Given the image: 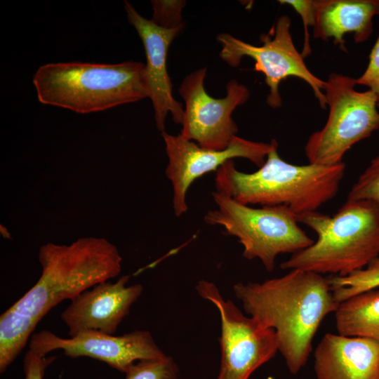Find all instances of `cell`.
Masks as SVG:
<instances>
[{
  "label": "cell",
  "instance_id": "cell-18",
  "mask_svg": "<svg viewBox=\"0 0 379 379\" xmlns=\"http://www.w3.org/2000/svg\"><path fill=\"white\" fill-rule=\"evenodd\" d=\"M39 320L11 307L0 317V373L16 359Z\"/></svg>",
  "mask_w": 379,
  "mask_h": 379
},
{
  "label": "cell",
  "instance_id": "cell-7",
  "mask_svg": "<svg viewBox=\"0 0 379 379\" xmlns=\"http://www.w3.org/2000/svg\"><path fill=\"white\" fill-rule=\"evenodd\" d=\"M356 79L333 73L325 81L328 115L325 125L314 132L305 147L309 164L334 166L357 142L379 128L377 99L371 90L355 89Z\"/></svg>",
  "mask_w": 379,
  "mask_h": 379
},
{
  "label": "cell",
  "instance_id": "cell-6",
  "mask_svg": "<svg viewBox=\"0 0 379 379\" xmlns=\"http://www.w3.org/2000/svg\"><path fill=\"white\" fill-rule=\"evenodd\" d=\"M216 207L204 215V221L224 229L243 247V257L258 259L272 272L279 254H294L314 241L298 226L297 216L283 206L255 208L240 204L229 197L212 193Z\"/></svg>",
  "mask_w": 379,
  "mask_h": 379
},
{
  "label": "cell",
  "instance_id": "cell-24",
  "mask_svg": "<svg viewBox=\"0 0 379 379\" xmlns=\"http://www.w3.org/2000/svg\"><path fill=\"white\" fill-rule=\"evenodd\" d=\"M356 83L369 88L376 97L379 109V35L370 53L368 66L361 76L356 79Z\"/></svg>",
  "mask_w": 379,
  "mask_h": 379
},
{
  "label": "cell",
  "instance_id": "cell-25",
  "mask_svg": "<svg viewBox=\"0 0 379 379\" xmlns=\"http://www.w3.org/2000/svg\"><path fill=\"white\" fill-rule=\"evenodd\" d=\"M55 359V357H46L29 350L23 360L25 379H43L46 368Z\"/></svg>",
  "mask_w": 379,
  "mask_h": 379
},
{
  "label": "cell",
  "instance_id": "cell-2",
  "mask_svg": "<svg viewBox=\"0 0 379 379\" xmlns=\"http://www.w3.org/2000/svg\"><path fill=\"white\" fill-rule=\"evenodd\" d=\"M275 142L265 163L253 173L239 171L234 160L215 178V192L247 206H283L296 216L316 211L338 193L345 165H294L283 160Z\"/></svg>",
  "mask_w": 379,
  "mask_h": 379
},
{
  "label": "cell",
  "instance_id": "cell-4",
  "mask_svg": "<svg viewBox=\"0 0 379 379\" xmlns=\"http://www.w3.org/2000/svg\"><path fill=\"white\" fill-rule=\"evenodd\" d=\"M33 84L41 103L81 114L149 97L145 65L134 61L48 63L36 71Z\"/></svg>",
  "mask_w": 379,
  "mask_h": 379
},
{
  "label": "cell",
  "instance_id": "cell-13",
  "mask_svg": "<svg viewBox=\"0 0 379 379\" xmlns=\"http://www.w3.org/2000/svg\"><path fill=\"white\" fill-rule=\"evenodd\" d=\"M129 279L101 282L72 299L60 315L69 337L86 331L114 334L143 291L141 284L128 285Z\"/></svg>",
  "mask_w": 379,
  "mask_h": 379
},
{
  "label": "cell",
  "instance_id": "cell-21",
  "mask_svg": "<svg viewBox=\"0 0 379 379\" xmlns=\"http://www.w3.org/2000/svg\"><path fill=\"white\" fill-rule=\"evenodd\" d=\"M347 200L368 201L379 211V155L371 160L352 185Z\"/></svg>",
  "mask_w": 379,
  "mask_h": 379
},
{
  "label": "cell",
  "instance_id": "cell-8",
  "mask_svg": "<svg viewBox=\"0 0 379 379\" xmlns=\"http://www.w3.org/2000/svg\"><path fill=\"white\" fill-rule=\"evenodd\" d=\"M291 19L288 15L280 16L270 33L262 34L261 46L244 42L228 33L217 36L222 48L220 56L231 67H237L244 57L255 61V71L265 75L270 91L267 103L272 108L281 106L279 91V84L288 77L299 78L311 87L319 105L326 108L324 94L325 81L316 77L307 67L304 58L293 43L290 31Z\"/></svg>",
  "mask_w": 379,
  "mask_h": 379
},
{
  "label": "cell",
  "instance_id": "cell-5",
  "mask_svg": "<svg viewBox=\"0 0 379 379\" xmlns=\"http://www.w3.org/2000/svg\"><path fill=\"white\" fill-rule=\"evenodd\" d=\"M41 274L11 307L39 321L65 300L117 277L122 258L104 238H80L69 245L48 243L40 247Z\"/></svg>",
  "mask_w": 379,
  "mask_h": 379
},
{
  "label": "cell",
  "instance_id": "cell-9",
  "mask_svg": "<svg viewBox=\"0 0 379 379\" xmlns=\"http://www.w3.org/2000/svg\"><path fill=\"white\" fill-rule=\"evenodd\" d=\"M196 290L215 305L221 322L220 366L217 379H249L278 350L274 331L245 315L230 300H225L211 281L200 280Z\"/></svg>",
  "mask_w": 379,
  "mask_h": 379
},
{
  "label": "cell",
  "instance_id": "cell-11",
  "mask_svg": "<svg viewBox=\"0 0 379 379\" xmlns=\"http://www.w3.org/2000/svg\"><path fill=\"white\" fill-rule=\"evenodd\" d=\"M168 157L165 170L173 187V208L176 216L187 212V194L192 184L204 175L217 171L224 164L235 158L246 159L260 167L265 161L276 140L270 143L234 138L225 149H211L200 147L180 134L161 132Z\"/></svg>",
  "mask_w": 379,
  "mask_h": 379
},
{
  "label": "cell",
  "instance_id": "cell-22",
  "mask_svg": "<svg viewBox=\"0 0 379 379\" xmlns=\"http://www.w3.org/2000/svg\"><path fill=\"white\" fill-rule=\"evenodd\" d=\"M182 0L152 1L153 18L152 20L166 29L183 27L182 11L185 6Z\"/></svg>",
  "mask_w": 379,
  "mask_h": 379
},
{
  "label": "cell",
  "instance_id": "cell-15",
  "mask_svg": "<svg viewBox=\"0 0 379 379\" xmlns=\"http://www.w3.org/2000/svg\"><path fill=\"white\" fill-rule=\"evenodd\" d=\"M314 358L317 379H379V344L368 338L326 333Z\"/></svg>",
  "mask_w": 379,
  "mask_h": 379
},
{
  "label": "cell",
  "instance_id": "cell-3",
  "mask_svg": "<svg viewBox=\"0 0 379 379\" xmlns=\"http://www.w3.org/2000/svg\"><path fill=\"white\" fill-rule=\"evenodd\" d=\"M297 220L317 239L284 261L283 270L345 277L379 257V211L371 202L347 200L333 216L314 211Z\"/></svg>",
  "mask_w": 379,
  "mask_h": 379
},
{
  "label": "cell",
  "instance_id": "cell-10",
  "mask_svg": "<svg viewBox=\"0 0 379 379\" xmlns=\"http://www.w3.org/2000/svg\"><path fill=\"white\" fill-rule=\"evenodd\" d=\"M206 73V67L194 70L180 84L185 108L180 135L204 148L225 149L238 132L232 112L249 99L250 92L232 79L227 84L225 97L214 98L204 88Z\"/></svg>",
  "mask_w": 379,
  "mask_h": 379
},
{
  "label": "cell",
  "instance_id": "cell-14",
  "mask_svg": "<svg viewBox=\"0 0 379 379\" xmlns=\"http://www.w3.org/2000/svg\"><path fill=\"white\" fill-rule=\"evenodd\" d=\"M124 8L129 22L142 41L147 60L145 77L149 98L152 102L157 127L163 132L169 113L175 123L182 124L183 120L184 109L173 95V85L166 65L168 48L183 27H161L140 15L128 1H125Z\"/></svg>",
  "mask_w": 379,
  "mask_h": 379
},
{
  "label": "cell",
  "instance_id": "cell-12",
  "mask_svg": "<svg viewBox=\"0 0 379 379\" xmlns=\"http://www.w3.org/2000/svg\"><path fill=\"white\" fill-rule=\"evenodd\" d=\"M29 350L42 356L61 350L69 357H88L105 362L124 373L138 361L157 359L166 356L152 334L144 330H135L118 336L86 331L69 338L43 330L32 335Z\"/></svg>",
  "mask_w": 379,
  "mask_h": 379
},
{
  "label": "cell",
  "instance_id": "cell-16",
  "mask_svg": "<svg viewBox=\"0 0 379 379\" xmlns=\"http://www.w3.org/2000/svg\"><path fill=\"white\" fill-rule=\"evenodd\" d=\"M379 15V0H317L313 35L345 47L346 34L363 43L373 32V18Z\"/></svg>",
  "mask_w": 379,
  "mask_h": 379
},
{
  "label": "cell",
  "instance_id": "cell-19",
  "mask_svg": "<svg viewBox=\"0 0 379 379\" xmlns=\"http://www.w3.org/2000/svg\"><path fill=\"white\" fill-rule=\"evenodd\" d=\"M327 278L333 296L339 303L358 294L376 289L379 287V257L364 268L347 276L332 275Z\"/></svg>",
  "mask_w": 379,
  "mask_h": 379
},
{
  "label": "cell",
  "instance_id": "cell-17",
  "mask_svg": "<svg viewBox=\"0 0 379 379\" xmlns=\"http://www.w3.org/2000/svg\"><path fill=\"white\" fill-rule=\"evenodd\" d=\"M334 314L338 334L366 338L379 344V290H370L340 302Z\"/></svg>",
  "mask_w": 379,
  "mask_h": 379
},
{
  "label": "cell",
  "instance_id": "cell-23",
  "mask_svg": "<svg viewBox=\"0 0 379 379\" xmlns=\"http://www.w3.org/2000/svg\"><path fill=\"white\" fill-rule=\"evenodd\" d=\"M279 1L281 4L291 6L302 18L305 37L301 54L303 58L307 57L311 53L308 27H313L314 23L317 0H281Z\"/></svg>",
  "mask_w": 379,
  "mask_h": 379
},
{
  "label": "cell",
  "instance_id": "cell-20",
  "mask_svg": "<svg viewBox=\"0 0 379 379\" xmlns=\"http://www.w3.org/2000/svg\"><path fill=\"white\" fill-rule=\"evenodd\" d=\"M125 374V379H179L180 377L177 364L167 355L157 359L138 361Z\"/></svg>",
  "mask_w": 379,
  "mask_h": 379
},
{
  "label": "cell",
  "instance_id": "cell-1",
  "mask_svg": "<svg viewBox=\"0 0 379 379\" xmlns=\"http://www.w3.org/2000/svg\"><path fill=\"white\" fill-rule=\"evenodd\" d=\"M233 291L248 316L274 331L292 374L306 364L322 321L340 305L328 278L298 269L262 282L237 283Z\"/></svg>",
  "mask_w": 379,
  "mask_h": 379
}]
</instances>
